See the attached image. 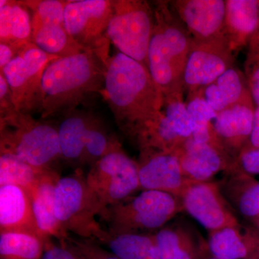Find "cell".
I'll list each match as a JSON object with an SVG mask.
<instances>
[{"label": "cell", "mask_w": 259, "mask_h": 259, "mask_svg": "<svg viewBox=\"0 0 259 259\" xmlns=\"http://www.w3.org/2000/svg\"><path fill=\"white\" fill-rule=\"evenodd\" d=\"M255 108L249 93L241 102L218 112L212 122L218 142L233 160L241 153L250 139Z\"/></svg>", "instance_id": "16"}, {"label": "cell", "mask_w": 259, "mask_h": 259, "mask_svg": "<svg viewBox=\"0 0 259 259\" xmlns=\"http://www.w3.org/2000/svg\"><path fill=\"white\" fill-rule=\"evenodd\" d=\"M234 62L235 54L226 40H193L184 71V91L194 93L214 82Z\"/></svg>", "instance_id": "13"}, {"label": "cell", "mask_w": 259, "mask_h": 259, "mask_svg": "<svg viewBox=\"0 0 259 259\" xmlns=\"http://www.w3.org/2000/svg\"><path fill=\"white\" fill-rule=\"evenodd\" d=\"M252 223L254 225L255 229H257V231L259 232V217L257 218L256 219L254 220Z\"/></svg>", "instance_id": "40"}, {"label": "cell", "mask_w": 259, "mask_h": 259, "mask_svg": "<svg viewBox=\"0 0 259 259\" xmlns=\"http://www.w3.org/2000/svg\"><path fill=\"white\" fill-rule=\"evenodd\" d=\"M95 115L91 110L77 108L61 117L57 129L61 156L71 164L83 165L85 141Z\"/></svg>", "instance_id": "23"}, {"label": "cell", "mask_w": 259, "mask_h": 259, "mask_svg": "<svg viewBox=\"0 0 259 259\" xmlns=\"http://www.w3.org/2000/svg\"><path fill=\"white\" fill-rule=\"evenodd\" d=\"M54 211L59 226L66 234L90 239L103 244L109 236L97 222L96 204L81 171L60 177L54 193Z\"/></svg>", "instance_id": "6"}, {"label": "cell", "mask_w": 259, "mask_h": 259, "mask_svg": "<svg viewBox=\"0 0 259 259\" xmlns=\"http://www.w3.org/2000/svg\"><path fill=\"white\" fill-rule=\"evenodd\" d=\"M5 232H26L40 236L30 194L23 187L0 186V233Z\"/></svg>", "instance_id": "20"}, {"label": "cell", "mask_w": 259, "mask_h": 259, "mask_svg": "<svg viewBox=\"0 0 259 259\" xmlns=\"http://www.w3.org/2000/svg\"><path fill=\"white\" fill-rule=\"evenodd\" d=\"M224 37L236 55L259 30V0H226Z\"/></svg>", "instance_id": "19"}, {"label": "cell", "mask_w": 259, "mask_h": 259, "mask_svg": "<svg viewBox=\"0 0 259 259\" xmlns=\"http://www.w3.org/2000/svg\"><path fill=\"white\" fill-rule=\"evenodd\" d=\"M60 177L55 169L49 168L29 193L39 234L45 240L56 238L58 242L69 236L61 229L54 211V193Z\"/></svg>", "instance_id": "18"}, {"label": "cell", "mask_w": 259, "mask_h": 259, "mask_svg": "<svg viewBox=\"0 0 259 259\" xmlns=\"http://www.w3.org/2000/svg\"><path fill=\"white\" fill-rule=\"evenodd\" d=\"M46 241L26 232L0 233V259H42Z\"/></svg>", "instance_id": "27"}, {"label": "cell", "mask_w": 259, "mask_h": 259, "mask_svg": "<svg viewBox=\"0 0 259 259\" xmlns=\"http://www.w3.org/2000/svg\"><path fill=\"white\" fill-rule=\"evenodd\" d=\"M0 42L23 48L32 42V17L23 1H0Z\"/></svg>", "instance_id": "25"}, {"label": "cell", "mask_w": 259, "mask_h": 259, "mask_svg": "<svg viewBox=\"0 0 259 259\" xmlns=\"http://www.w3.org/2000/svg\"><path fill=\"white\" fill-rule=\"evenodd\" d=\"M15 110L9 84L3 74L0 73V116L10 113Z\"/></svg>", "instance_id": "36"}, {"label": "cell", "mask_w": 259, "mask_h": 259, "mask_svg": "<svg viewBox=\"0 0 259 259\" xmlns=\"http://www.w3.org/2000/svg\"><path fill=\"white\" fill-rule=\"evenodd\" d=\"M59 243L72 250L81 259H120L93 240L69 236Z\"/></svg>", "instance_id": "31"}, {"label": "cell", "mask_w": 259, "mask_h": 259, "mask_svg": "<svg viewBox=\"0 0 259 259\" xmlns=\"http://www.w3.org/2000/svg\"><path fill=\"white\" fill-rule=\"evenodd\" d=\"M30 42L0 71L11 90L15 108L22 113H39L42 107V81L51 61L59 59Z\"/></svg>", "instance_id": "9"}, {"label": "cell", "mask_w": 259, "mask_h": 259, "mask_svg": "<svg viewBox=\"0 0 259 259\" xmlns=\"http://www.w3.org/2000/svg\"><path fill=\"white\" fill-rule=\"evenodd\" d=\"M112 14V0L66 1L65 27L83 49L109 55L107 30Z\"/></svg>", "instance_id": "11"}, {"label": "cell", "mask_w": 259, "mask_h": 259, "mask_svg": "<svg viewBox=\"0 0 259 259\" xmlns=\"http://www.w3.org/2000/svg\"><path fill=\"white\" fill-rule=\"evenodd\" d=\"M0 154L16 156L40 168H53L62 158L57 126L17 110L0 116Z\"/></svg>", "instance_id": "4"}, {"label": "cell", "mask_w": 259, "mask_h": 259, "mask_svg": "<svg viewBox=\"0 0 259 259\" xmlns=\"http://www.w3.org/2000/svg\"><path fill=\"white\" fill-rule=\"evenodd\" d=\"M161 110L176 134L185 141L190 139L196 126L184 101L183 93L163 96Z\"/></svg>", "instance_id": "29"}, {"label": "cell", "mask_w": 259, "mask_h": 259, "mask_svg": "<svg viewBox=\"0 0 259 259\" xmlns=\"http://www.w3.org/2000/svg\"><path fill=\"white\" fill-rule=\"evenodd\" d=\"M244 74L250 95L255 106L259 107V30L248 44Z\"/></svg>", "instance_id": "30"}, {"label": "cell", "mask_w": 259, "mask_h": 259, "mask_svg": "<svg viewBox=\"0 0 259 259\" xmlns=\"http://www.w3.org/2000/svg\"><path fill=\"white\" fill-rule=\"evenodd\" d=\"M207 242L199 241L191 232L175 250L171 259H200Z\"/></svg>", "instance_id": "33"}, {"label": "cell", "mask_w": 259, "mask_h": 259, "mask_svg": "<svg viewBox=\"0 0 259 259\" xmlns=\"http://www.w3.org/2000/svg\"><path fill=\"white\" fill-rule=\"evenodd\" d=\"M138 163L141 191H158L180 199L192 183L182 171L176 151H141Z\"/></svg>", "instance_id": "14"}, {"label": "cell", "mask_w": 259, "mask_h": 259, "mask_svg": "<svg viewBox=\"0 0 259 259\" xmlns=\"http://www.w3.org/2000/svg\"><path fill=\"white\" fill-rule=\"evenodd\" d=\"M32 17V42L49 55L65 57L86 49L75 41L64 23L66 1L24 0Z\"/></svg>", "instance_id": "10"}, {"label": "cell", "mask_w": 259, "mask_h": 259, "mask_svg": "<svg viewBox=\"0 0 259 259\" xmlns=\"http://www.w3.org/2000/svg\"><path fill=\"white\" fill-rule=\"evenodd\" d=\"M255 149H259V107H258L255 108L253 131H252L248 143L245 145L241 153Z\"/></svg>", "instance_id": "38"}, {"label": "cell", "mask_w": 259, "mask_h": 259, "mask_svg": "<svg viewBox=\"0 0 259 259\" xmlns=\"http://www.w3.org/2000/svg\"><path fill=\"white\" fill-rule=\"evenodd\" d=\"M109 57L86 50L51 61L42 76L40 119L61 117L77 109L94 94H101Z\"/></svg>", "instance_id": "2"}, {"label": "cell", "mask_w": 259, "mask_h": 259, "mask_svg": "<svg viewBox=\"0 0 259 259\" xmlns=\"http://www.w3.org/2000/svg\"><path fill=\"white\" fill-rule=\"evenodd\" d=\"M112 3L107 38L121 54L146 65L155 25L153 5L144 0H112Z\"/></svg>", "instance_id": "8"}, {"label": "cell", "mask_w": 259, "mask_h": 259, "mask_svg": "<svg viewBox=\"0 0 259 259\" xmlns=\"http://www.w3.org/2000/svg\"><path fill=\"white\" fill-rule=\"evenodd\" d=\"M241 171L248 175H259V149L242 152L233 162L227 171Z\"/></svg>", "instance_id": "34"}, {"label": "cell", "mask_w": 259, "mask_h": 259, "mask_svg": "<svg viewBox=\"0 0 259 259\" xmlns=\"http://www.w3.org/2000/svg\"><path fill=\"white\" fill-rule=\"evenodd\" d=\"M153 8L155 25L146 66L163 96L184 93V71L193 39L169 2H154Z\"/></svg>", "instance_id": "3"}, {"label": "cell", "mask_w": 259, "mask_h": 259, "mask_svg": "<svg viewBox=\"0 0 259 259\" xmlns=\"http://www.w3.org/2000/svg\"><path fill=\"white\" fill-rule=\"evenodd\" d=\"M168 2L172 10L190 32L194 40H225L226 0H174Z\"/></svg>", "instance_id": "15"}, {"label": "cell", "mask_w": 259, "mask_h": 259, "mask_svg": "<svg viewBox=\"0 0 259 259\" xmlns=\"http://www.w3.org/2000/svg\"><path fill=\"white\" fill-rule=\"evenodd\" d=\"M101 95L125 136L161 111L163 95L146 65L117 52L106 63Z\"/></svg>", "instance_id": "1"}, {"label": "cell", "mask_w": 259, "mask_h": 259, "mask_svg": "<svg viewBox=\"0 0 259 259\" xmlns=\"http://www.w3.org/2000/svg\"><path fill=\"white\" fill-rule=\"evenodd\" d=\"M196 93L203 97L218 113L241 102L250 92L245 74L233 66L225 71L214 82Z\"/></svg>", "instance_id": "24"}, {"label": "cell", "mask_w": 259, "mask_h": 259, "mask_svg": "<svg viewBox=\"0 0 259 259\" xmlns=\"http://www.w3.org/2000/svg\"><path fill=\"white\" fill-rule=\"evenodd\" d=\"M246 259H259V249L257 250L256 252H255L253 255H250V257H248V258Z\"/></svg>", "instance_id": "39"}, {"label": "cell", "mask_w": 259, "mask_h": 259, "mask_svg": "<svg viewBox=\"0 0 259 259\" xmlns=\"http://www.w3.org/2000/svg\"><path fill=\"white\" fill-rule=\"evenodd\" d=\"M183 211L212 232L240 224L218 182H192L180 198Z\"/></svg>", "instance_id": "12"}, {"label": "cell", "mask_w": 259, "mask_h": 259, "mask_svg": "<svg viewBox=\"0 0 259 259\" xmlns=\"http://www.w3.org/2000/svg\"><path fill=\"white\" fill-rule=\"evenodd\" d=\"M183 211L180 199L165 192L143 190L107 209L102 218L112 235L154 233Z\"/></svg>", "instance_id": "5"}, {"label": "cell", "mask_w": 259, "mask_h": 259, "mask_svg": "<svg viewBox=\"0 0 259 259\" xmlns=\"http://www.w3.org/2000/svg\"><path fill=\"white\" fill-rule=\"evenodd\" d=\"M185 102L189 113L195 124V130L210 125L217 116V112L198 93L188 94Z\"/></svg>", "instance_id": "32"}, {"label": "cell", "mask_w": 259, "mask_h": 259, "mask_svg": "<svg viewBox=\"0 0 259 259\" xmlns=\"http://www.w3.org/2000/svg\"><path fill=\"white\" fill-rule=\"evenodd\" d=\"M181 168L192 182L212 181L231 166L233 158L217 143L200 142L190 138L176 151Z\"/></svg>", "instance_id": "17"}, {"label": "cell", "mask_w": 259, "mask_h": 259, "mask_svg": "<svg viewBox=\"0 0 259 259\" xmlns=\"http://www.w3.org/2000/svg\"><path fill=\"white\" fill-rule=\"evenodd\" d=\"M224 173L218 182L223 196L233 209L253 222L259 217V181L241 171Z\"/></svg>", "instance_id": "22"}, {"label": "cell", "mask_w": 259, "mask_h": 259, "mask_svg": "<svg viewBox=\"0 0 259 259\" xmlns=\"http://www.w3.org/2000/svg\"><path fill=\"white\" fill-rule=\"evenodd\" d=\"M103 245L120 259H161L154 233H109Z\"/></svg>", "instance_id": "26"}, {"label": "cell", "mask_w": 259, "mask_h": 259, "mask_svg": "<svg viewBox=\"0 0 259 259\" xmlns=\"http://www.w3.org/2000/svg\"><path fill=\"white\" fill-rule=\"evenodd\" d=\"M23 48H18L10 44H5V42H0V71L13 61Z\"/></svg>", "instance_id": "37"}, {"label": "cell", "mask_w": 259, "mask_h": 259, "mask_svg": "<svg viewBox=\"0 0 259 259\" xmlns=\"http://www.w3.org/2000/svg\"><path fill=\"white\" fill-rule=\"evenodd\" d=\"M42 259H81L72 250L59 242L56 243L52 238L46 241L45 250Z\"/></svg>", "instance_id": "35"}, {"label": "cell", "mask_w": 259, "mask_h": 259, "mask_svg": "<svg viewBox=\"0 0 259 259\" xmlns=\"http://www.w3.org/2000/svg\"><path fill=\"white\" fill-rule=\"evenodd\" d=\"M209 253L221 259H246L259 249V232L241 224L209 232Z\"/></svg>", "instance_id": "21"}, {"label": "cell", "mask_w": 259, "mask_h": 259, "mask_svg": "<svg viewBox=\"0 0 259 259\" xmlns=\"http://www.w3.org/2000/svg\"><path fill=\"white\" fill-rule=\"evenodd\" d=\"M48 169L33 166L12 155L0 154V186H18L30 193Z\"/></svg>", "instance_id": "28"}, {"label": "cell", "mask_w": 259, "mask_h": 259, "mask_svg": "<svg viewBox=\"0 0 259 259\" xmlns=\"http://www.w3.org/2000/svg\"><path fill=\"white\" fill-rule=\"evenodd\" d=\"M85 179L101 218L110 206L141 190L139 163L130 157L122 147L94 163Z\"/></svg>", "instance_id": "7"}]
</instances>
